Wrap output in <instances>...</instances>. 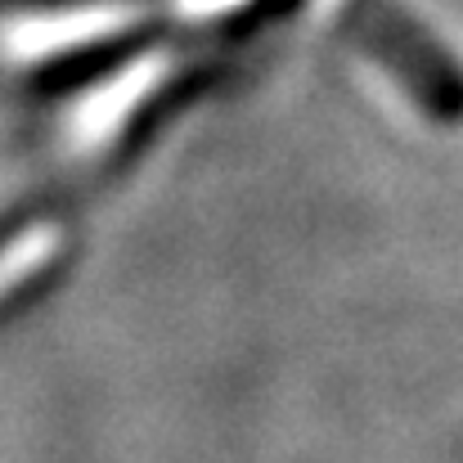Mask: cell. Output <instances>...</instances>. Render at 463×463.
Masks as SVG:
<instances>
[{"label":"cell","instance_id":"obj_1","mask_svg":"<svg viewBox=\"0 0 463 463\" xmlns=\"http://www.w3.org/2000/svg\"><path fill=\"white\" fill-rule=\"evenodd\" d=\"M342 27L378 68H387V77L401 81L419 113L441 127L463 122V68L396 0H346Z\"/></svg>","mask_w":463,"mask_h":463}]
</instances>
